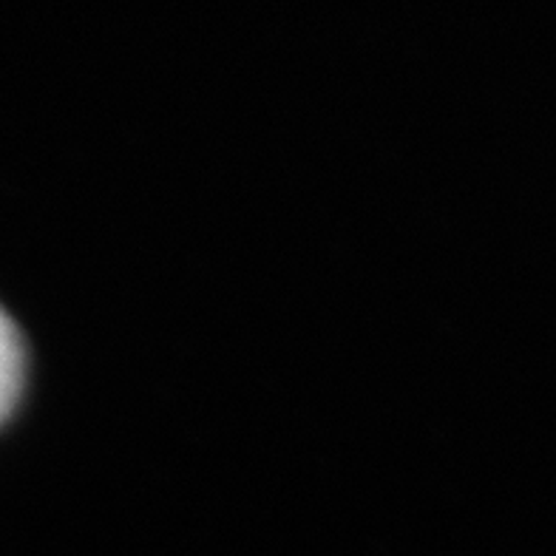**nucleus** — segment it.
<instances>
[{
	"mask_svg": "<svg viewBox=\"0 0 556 556\" xmlns=\"http://www.w3.org/2000/svg\"><path fill=\"white\" fill-rule=\"evenodd\" d=\"M23 369H26V358H23L21 332L0 307V426L7 424L21 401Z\"/></svg>",
	"mask_w": 556,
	"mask_h": 556,
	"instance_id": "nucleus-1",
	"label": "nucleus"
}]
</instances>
